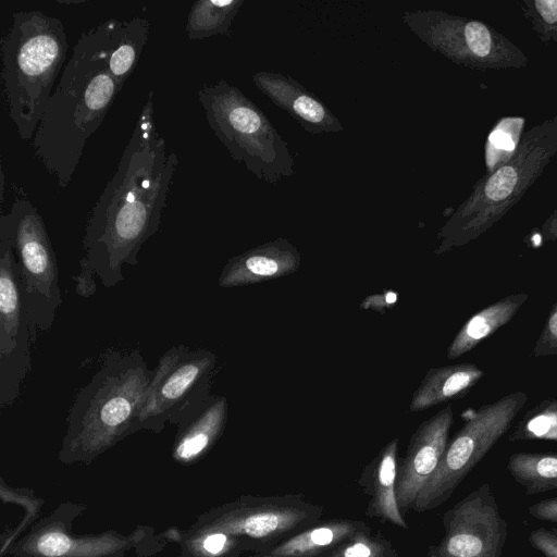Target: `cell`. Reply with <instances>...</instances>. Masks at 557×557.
<instances>
[{
  "label": "cell",
  "mask_w": 557,
  "mask_h": 557,
  "mask_svg": "<svg viewBox=\"0 0 557 557\" xmlns=\"http://www.w3.org/2000/svg\"><path fill=\"white\" fill-rule=\"evenodd\" d=\"M0 239L8 240L20 265L21 295L32 345L49 331L62 304L55 253L44 218L29 199L17 197L0 216Z\"/></svg>",
  "instance_id": "cell-7"
},
{
  "label": "cell",
  "mask_w": 557,
  "mask_h": 557,
  "mask_svg": "<svg viewBox=\"0 0 557 557\" xmlns=\"http://www.w3.org/2000/svg\"><path fill=\"white\" fill-rule=\"evenodd\" d=\"M519 5L539 39L557 44V0H522Z\"/></svg>",
  "instance_id": "cell-27"
},
{
  "label": "cell",
  "mask_w": 557,
  "mask_h": 557,
  "mask_svg": "<svg viewBox=\"0 0 557 557\" xmlns=\"http://www.w3.org/2000/svg\"><path fill=\"white\" fill-rule=\"evenodd\" d=\"M79 273L73 276L78 296L88 298L96 292L95 272L86 264L79 263Z\"/></svg>",
  "instance_id": "cell-32"
},
{
  "label": "cell",
  "mask_w": 557,
  "mask_h": 557,
  "mask_svg": "<svg viewBox=\"0 0 557 557\" xmlns=\"http://www.w3.org/2000/svg\"><path fill=\"white\" fill-rule=\"evenodd\" d=\"M531 356L534 358L557 356V301L549 309Z\"/></svg>",
  "instance_id": "cell-28"
},
{
  "label": "cell",
  "mask_w": 557,
  "mask_h": 557,
  "mask_svg": "<svg viewBox=\"0 0 557 557\" xmlns=\"http://www.w3.org/2000/svg\"><path fill=\"white\" fill-rule=\"evenodd\" d=\"M71 548L70 539L58 531L45 533L37 542V549L46 557H60Z\"/></svg>",
  "instance_id": "cell-30"
},
{
  "label": "cell",
  "mask_w": 557,
  "mask_h": 557,
  "mask_svg": "<svg viewBox=\"0 0 557 557\" xmlns=\"http://www.w3.org/2000/svg\"><path fill=\"white\" fill-rule=\"evenodd\" d=\"M230 540L225 533H213L203 541V548L212 555L221 553L227 547Z\"/></svg>",
  "instance_id": "cell-34"
},
{
  "label": "cell",
  "mask_w": 557,
  "mask_h": 557,
  "mask_svg": "<svg viewBox=\"0 0 557 557\" xmlns=\"http://www.w3.org/2000/svg\"><path fill=\"white\" fill-rule=\"evenodd\" d=\"M122 90L107 61L75 44L32 139L35 157L67 187L85 145Z\"/></svg>",
  "instance_id": "cell-2"
},
{
  "label": "cell",
  "mask_w": 557,
  "mask_h": 557,
  "mask_svg": "<svg viewBox=\"0 0 557 557\" xmlns=\"http://www.w3.org/2000/svg\"><path fill=\"white\" fill-rule=\"evenodd\" d=\"M64 25L39 10L15 11L1 39L3 95L22 140L34 137L66 61Z\"/></svg>",
  "instance_id": "cell-3"
},
{
  "label": "cell",
  "mask_w": 557,
  "mask_h": 557,
  "mask_svg": "<svg viewBox=\"0 0 557 557\" xmlns=\"http://www.w3.org/2000/svg\"><path fill=\"white\" fill-rule=\"evenodd\" d=\"M216 372L213 351L172 346L159 359L144 400L128 433L160 432L166 423L177 424L197 404L211 394Z\"/></svg>",
  "instance_id": "cell-9"
},
{
  "label": "cell",
  "mask_w": 557,
  "mask_h": 557,
  "mask_svg": "<svg viewBox=\"0 0 557 557\" xmlns=\"http://www.w3.org/2000/svg\"><path fill=\"white\" fill-rule=\"evenodd\" d=\"M251 79L261 94L287 113L308 134H331L344 129L326 103L294 77L281 72L262 70L252 74Z\"/></svg>",
  "instance_id": "cell-16"
},
{
  "label": "cell",
  "mask_w": 557,
  "mask_h": 557,
  "mask_svg": "<svg viewBox=\"0 0 557 557\" xmlns=\"http://www.w3.org/2000/svg\"><path fill=\"white\" fill-rule=\"evenodd\" d=\"M149 33L150 22L147 18H110L83 32L76 42L106 60L110 73L123 88L139 62Z\"/></svg>",
  "instance_id": "cell-15"
},
{
  "label": "cell",
  "mask_w": 557,
  "mask_h": 557,
  "mask_svg": "<svg viewBox=\"0 0 557 557\" xmlns=\"http://www.w3.org/2000/svg\"><path fill=\"white\" fill-rule=\"evenodd\" d=\"M507 469L528 496L557 490V454L515 453Z\"/></svg>",
  "instance_id": "cell-23"
},
{
  "label": "cell",
  "mask_w": 557,
  "mask_h": 557,
  "mask_svg": "<svg viewBox=\"0 0 557 557\" xmlns=\"http://www.w3.org/2000/svg\"><path fill=\"white\" fill-rule=\"evenodd\" d=\"M557 441V398L540 401L515 425L508 441Z\"/></svg>",
  "instance_id": "cell-25"
},
{
  "label": "cell",
  "mask_w": 557,
  "mask_h": 557,
  "mask_svg": "<svg viewBox=\"0 0 557 557\" xmlns=\"http://www.w3.org/2000/svg\"><path fill=\"white\" fill-rule=\"evenodd\" d=\"M531 517L547 522H557V496L542 499L528 508Z\"/></svg>",
  "instance_id": "cell-33"
},
{
  "label": "cell",
  "mask_w": 557,
  "mask_h": 557,
  "mask_svg": "<svg viewBox=\"0 0 557 557\" xmlns=\"http://www.w3.org/2000/svg\"><path fill=\"white\" fill-rule=\"evenodd\" d=\"M557 154V115L523 132L515 152L473 185L440 230L436 255L479 238L527 194Z\"/></svg>",
  "instance_id": "cell-4"
},
{
  "label": "cell",
  "mask_w": 557,
  "mask_h": 557,
  "mask_svg": "<svg viewBox=\"0 0 557 557\" xmlns=\"http://www.w3.org/2000/svg\"><path fill=\"white\" fill-rule=\"evenodd\" d=\"M403 22L434 52L476 71L520 70L529 64L524 52L491 25L438 9L406 11Z\"/></svg>",
  "instance_id": "cell-8"
},
{
  "label": "cell",
  "mask_w": 557,
  "mask_h": 557,
  "mask_svg": "<svg viewBox=\"0 0 557 557\" xmlns=\"http://www.w3.org/2000/svg\"><path fill=\"white\" fill-rule=\"evenodd\" d=\"M524 293L506 296L473 314L459 330L447 349V358L469 352L506 325L528 300Z\"/></svg>",
  "instance_id": "cell-22"
},
{
  "label": "cell",
  "mask_w": 557,
  "mask_h": 557,
  "mask_svg": "<svg viewBox=\"0 0 557 557\" xmlns=\"http://www.w3.org/2000/svg\"><path fill=\"white\" fill-rule=\"evenodd\" d=\"M527 401L528 395L518 391L480 407L447 444L436 471L419 493L412 509L423 512L445 503L507 433Z\"/></svg>",
  "instance_id": "cell-10"
},
{
  "label": "cell",
  "mask_w": 557,
  "mask_h": 557,
  "mask_svg": "<svg viewBox=\"0 0 557 557\" xmlns=\"http://www.w3.org/2000/svg\"><path fill=\"white\" fill-rule=\"evenodd\" d=\"M151 376L139 351L110 352L69 410L67 446L96 450L128 434Z\"/></svg>",
  "instance_id": "cell-5"
},
{
  "label": "cell",
  "mask_w": 557,
  "mask_h": 557,
  "mask_svg": "<svg viewBox=\"0 0 557 557\" xmlns=\"http://www.w3.org/2000/svg\"><path fill=\"white\" fill-rule=\"evenodd\" d=\"M29 322L20 265L12 245L0 239V408L12 406L32 370Z\"/></svg>",
  "instance_id": "cell-12"
},
{
  "label": "cell",
  "mask_w": 557,
  "mask_h": 557,
  "mask_svg": "<svg viewBox=\"0 0 557 557\" xmlns=\"http://www.w3.org/2000/svg\"><path fill=\"white\" fill-rule=\"evenodd\" d=\"M323 508L302 495L267 496L244 503L226 523L228 531L257 543L261 553L320 521Z\"/></svg>",
  "instance_id": "cell-13"
},
{
  "label": "cell",
  "mask_w": 557,
  "mask_h": 557,
  "mask_svg": "<svg viewBox=\"0 0 557 557\" xmlns=\"http://www.w3.org/2000/svg\"><path fill=\"white\" fill-rule=\"evenodd\" d=\"M227 416V399L209 394L177 423L174 456L182 461L201 456L223 432Z\"/></svg>",
  "instance_id": "cell-18"
},
{
  "label": "cell",
  "mask_w": 557,
  "mask_h": 557,
  "mask_svg": "<svg viewBox=\"0 0 557 557\" xmlns=\"http://www.w3.org/2000/svg\"><path fill=\"white\" fill-rule=\"evenodd\" d=\"M485 372L474 363H458L430 369L413 393L410 410H425L449 399L461 397Z\"/></svg>",
  "instance_id": "cell-21"
},
{
  "label": "cell",
  "mask_w": 557,
  "mask_h": 557,
  "mask_svg": "<svg viewBox=\"0 0 557 557\" xmlns=\"http://www.w3.org/2000/svg\"><path fill=\"white\" fill-rule=\"evenodd\" d=\"M300 261L298 249L278 237L228 259L218 285L230 288L275 280L294 273Z\"/></svg>",
  "instance_id": "cell-17"
},
{
  "label": "cell",
  "mask_w": 557,
  "mask_h": 557,
  "mask_svg": "<svg viewBox=\"0 0 557 557\" xmlns=\"http://www.w3.org/2000/svg\"><path fill=\"white\" fill-rule=\"evenodd\" d=\"M178 158L168 152L148 92L116 170L91 208L82 240L84 257L103 286L124 281L123 267L137 265L143 245L159 230Z\"/></svg>",
  "instance_id": "cell-1"
},
{
  "label": "cell",
  "mask_w": 557,
  "mask_h": 557,
  "mask_svg": "<svg viewBox=\"0 0 557 557\" xmlns=\"http://www.w3.org/2000/svg\"><path fill=\"white\" fill-rule=\"evenodd\" d=\"M244 0H199L193 3L186 22L190 40L215 35L230 36L231 26Z\"/></svg>",
  "instance_id": "cell-24"
},
{
  "label": "cell",
  "mask_w": 557,
  "mask_h": 557,
  "mask_svg": "<svg viewBox=\"0 0 557 557\" xmlns=\"http://www.w3.org/2000/svg\"><path fill=\"white\" fill-rule=\"evenodd\" d=\"M259 557H269V556H262V555H259Z\"/></svg>",
  "instance_id": "cell-36"
},
{
  "label": "cell",
  "mask_w": 557,
  "mask_h": 557,
  "mask_svg": "<svg viewBox=\"0 0 557 557\" xmlns=\"http://www.w3.org/2000/svg\"><path fill=\"white\" fill-rule=\"evenodd\" d=\"M453 422L454 412L448 405L421 423L411 436L407 455L397 469L396 498L401 512L412 509L419 493L436 471Z\"/></svg>",
  "instance_id": "cell-14"
},
{
  "label": "cell",
  "mask_w": 557,
  "mask_h": 557,
  "mask_svg": "<svg viewBox=\"0 0 557 557\" xmlns=\"http://www.w3.org/2000/svg\"><path fill=\"white\" fill-rule=\"evenodd\" d=\"M528 542L544 557H557V528H537L529 534Z\"/></svg>",
  "instance_id": "cell-29"
},
{
  "label": "cell",
  "mask_w": 557,
  "mask_h": 557,
  "mask_svg": "<svg viewBox=\"0 0 557 557\" xmlns=\"http://www.w3.org/2000/svg\"><path fill=\"white\" fill-rule=\"evenodd\" d=\"M207 122L231 158L269 185L295 174L288 144L265 112L238 87L220 78L198 90Z\"/></svg>",
  "instance_id": "cell-6"
},
{
  "label": "cell",
  "mask_w": 557,
  "mask_h": 557,
  "mask_svg": "<svg viewBox=\"0 0 557 557\" xmlns=\"http://www.w3.org/2000/svg\"><path fill=\"white\" fill-rule=\"evenodd\" d=\"M444 536L428 557H502L508 524L490 483H483L443 516Z\"/></svg>",
  "instance_id": "cell-11"
},
{
  "label": "cell",
  "mask_w": 557,
  "mask_h": 557,
  "mask_svg": "<svg viewBox=\"0 0 557 557\" xmlns=\"http://www.w3.org/2000/svg\"><path fill=\"white\" fill-rule=\"evenodd\" d=\"M361 520L319 521L260 553L269 557H329L335 548L357 532L368 529Z\"/></svg>",
  "instance_id": "cell-20"
},
{
  "label": "cell",
  "mask_w": 557,
  "mask_h": 557,
  "mask_svg": "<svg viewBox=\"0 0 557 557\" xmlns=\"http://www.w3.org/2000/svg\"><path fill=\"white\" fill-rule=\"evenodd\" d=\"M329 557H398V554L389 540L369 527L341 544Z\"/></svg>",
  "instance_id": "cell-26"
},
{
  "label": "cell",
  "mask_w": 557,
  "mask_h": 557,
  "mask_svg": "<svg viewBox=\"0 0 557 557\" xmlns=\"http://www.w3.org/2000/svg\"><path fill=\"white\" fill-rule=\"evenodd\" d=\"M540 233L546 242L557 240V208L542 223Z\"/></svg>",
  "instance_id": "cell-35"
},
{
  "label": "cell",
  "mask_w": 557,
  "mask_h": 557,
  "mask_svg": "<svg viewBox=\"0 0 557 557\" xmlns=\"http://www.w3.org/2000/svg\"><path fill=\"white\" fill-rule=\"evenodd\" d=\"M398 440H392L366 469L360 483L370 495L366 515L408 529L396 498Z\"/></svg>",
  "instance_id": "cell-19"
},
{
  "label": "cell",
  "mask_w": 557,
  "mask_h": 557,
  "mask_svg": "<svg viewBox=\"0 0 557 557\" xmlns=\"http://www.w3.org/2000/svg\"><path fill=\"white\" fill-rule=\"evenodd\" d=\"M519 140L511 139V135L505 129V119H502L488 136L485 149L486 157L492 154L494 150H506L508 154L511 156L515 152Z\"/></svg>",
  "instance_id": "cell-31"
}]
</instances>
